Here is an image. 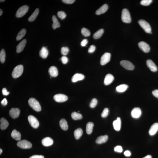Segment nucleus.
<instances>
[{
	"instance_id": "40",
	"label": "nucleus",
	"mask_w": 158,
	"mask_h": 158,
	"mask_svg": "<svg viewBox=\"0 0 158 158\" xmlns=\"http://www.w3.org/2000/svg\"><path fill=\"white\" fill-rule=\"evenodd\" d=\"M109 110L107 108H105L104 109L101 115L102 117L104 118L107 117L108 115Z\"/></svg>"
},
{
	"instance_id": "18",
	"label": "nucleus",
	"mask_w": 158,
	"mask_h": 158,
	"mask_svg": "<svg viewBox=\"0 0 158 158\" xmlns=\"http://www.w3.org/2000/svg\"><path fill=\"white\" fill-rule=\"evenodd\" d=\"M49 72L50 75L53 77H56L58 75L57 68L55 66H51L49 70Z\"/></svg>"
},
{
	"instance_id": "8",
	"label": "nucleus",
	"mask_w": 158,
	"mask_h": 158,
	"mask_svg": "<svg viewBox=\"0 0 158 158\" xmlns=\"http://www.w3.org/2000/svg\"><path fill=\"white\" fill-rule=\"evenodd\" d=\"M120 64L125 69L129 70H133L134 69V66L131 62L126 60H122L120 62Z\"/></svg>"
},
{
	"instance_id": "51",
	"label": "nucleus",
	"mask_w": 158,
	"mask_h": 158,
	"mask_svg": "<svg viewBox=\"0 0 158 158\" xmlns=\"http://www.w3.org/2000/svg\"><path fill=\"white\" fill-rule=\"evenodd\" d=\"M124 154L126 157H130L131 155V153L130 151L127 150L124 152Z\"/></svg>"
},
{
	"instance_id": "47",
	"label": "nucleus",
	"mask_w": 158,
	"mask_h": 158,
	"mask_svg": "<svg viewBox=\"0 0 158 158\" xmlns=\"http://www.w3.org/2000/svg\"><path fill=\"white\" fill-rule=\"evenodd\" d=\"M2 93L3 95H6V96L9 95L10 93L9 92H8L6 88H3L2 89Z\"/></svg>"
},
{
	"instance_id": "29",
	"label": "nucleus",
	"mask_w": 158,
	"mask_h": 158,
	"mask_svg": "<svg viewBox=\"0 0 158 158\" xmlns=\"http://www.w3.org/2000/svg\"><path fill=\"white\" fill-rule=\"evenodd\" d=\"M128 88L127 85L122 84L118 86L116 88V91L118 92H123L125 91Z\"/></svg>"
},
{
	"instance_id": "49",
	"label": "nucleus",
	"mask_w": 158,
	"mask_h": 158,
	"mask_svg": "<svg viewBox=\"0 0 158 158\" xmlns=\"http://www.w3.org/2000/svg\"><path fill=\"white\" fill-rule=\"evenodd\" d=\"M1 104L2 105L6 106L7 105L8 101L7 100L6 98H4L1 102Z\"/></svg>"
},
{
	"instance_id": "45",
	"label": "nucleus",
	"mask_w": 158,
	"mask_h": 158,
	"mask_svg": "<svg viewBox=\"0 0 158 158\" xmlns=\"http://www.w3.org/2000/svg\"><path fill=\"white\" fill-rule=\"evenodd\" d=\"M96 49V47L94 45H91L89 47L88 50V52L89 53H92L94 52Z\"/></svg>"
},
{
	"instance_id": "16",
	"label": "nucleus",
	"mask_w": 158,
	"mask_h": 158,
	"mask_svg": "<svg viewBox=\"0 0 158 158\" xmlns=\"http://www.w3.org/2000/svg\"><path fill=\"white\" fill-rule=\"evenodd\" d=\"M42 145L45 146H51L53 144V141L52 139L47 137L43 139L41 141Z\"/></svg>"
},
{
	"instance_id": "24",
	"label": "nucleus",
	"mask_w": 158,
	"mask_h": 158,
	"mask_svg": "<svg viewBox=\"0 0 158 158\" xmlns=\"http://www.w3.org/2000/svg\"><path fill=\"white\" fill-rule=\"evenodd\" d=\"M108 139V136L107 135L99 136L96 140V143L97 144H101L107 142Z\"/></svg>"
},
{
	"instance_id": "20",
	"label": "nucleus",
	"mask_w": 158,
	"mask_h": 158,
	"mask_svg": "<svg viewBox=\"0 0 158 158\" xmlns=\"http://www.w3.org/2000/svg\"><path fill=\"white\" fill-rule=\"evenodd\" d=\"M121 120L120 117H118L117 119L114 121L113 123V125L114 129L117 131L120 130L121 127Z\"/></svg>"
},
{
	"instance_id": "13",
	"label": "nucleus",
	"mask_w": 158,
	"mask_h": 158,
	"mask_svg": "<svg viewBox=\"0 0 158 158\" xmlns=\"http://www.w3.org/2000/svg\"><path fill=\"white\" fill-rule=\"evenodd\" d=\"M9 115L13 118H16L19 117L20 114V110L17 108H12L9 112Z\"/></svg>"
},
{
	"instance_id": "7",
	"label": "nucleus",
	"mask_w": 158,
	"mask_h": 158,
	"mask_svg": "<svg viewBox=\"0 0 158 158\" xmlns=\"http://www.w3.org/2000/svg\"><path fill=\"white\" fill-rule=\"evenodd\" d=\"M29 123L31 126L34 128H38L39 126V123L37 118L32 115H29L28 117Z\"/></svg>"
},
{
	"instance_id": "23",
	"label": "nucleus",
	"mask_w": 158,
	"mask_h": 158,
	"mask_svg": "<svg viewBox=\"0 0 158 158\" xmlns=\"http://www.w3.org/2000/svg\"><path fill=\"white\" fill-rule=\"evenodd\" d=\"M49 52L47 48L43 47L42 48L40 52V55L43 59L46 58L48 55Z\"/></svg>"
},
{
	"instance_id": "1",
	"label": "nucleus",
	"mask_w": 158,
	"mask_h": 158,
	"mask_svg": "<svg viewBox=\"0 0 158 158\" xmlns=\"http://www.w3.org/2000/svg\"><path fill=\"white\" fill-rule=\"evenodd\" d=\"M28 103L30 106L35 111L40 112L41 110V107L39 102L36 99L31 98L29 100Z\"/></svg>"
},
{
	"instance_id": "26",
	"label": "nucleus",
	"mask_w": 158,
	"mask_h": 158,
	"mask_svg": "<svg viewBox=\"0 0 158 158\" xmlns=\"http://www.w3.org/2000/svg\"><path fill=\"white\" fill-rule=\"evenodd\" d=\"M11 136L12 138L17 141L20 140L21 139L20 133L16 130H14L12 131Z\"/></svg>"
},
{
	"instance_id": "53",
	"label": "nucleus",
	"mask_w": 158,
	"mask_h": 158,
	"mask_svg": "<svg viewBox=\"0 0 158 158\" xmlns=\"http://www.w3.org/2000/svg\"><path fill=\"white\" fill-rule=\"evenodd\" d=\"M143 158H152V156H151L150 155H148Z\"/></svg>"
},
{
	"instance_id": "9",
	"label": "nucleus",
	"mask_w": 158,
	"mask_h": 158,
	"mask_svg": "<svg viewBox=\"0 0 158 158\" xmlns=\"http://www.w3.org/2000/svg\"><path fill=\"white\" fill-rule=\"evenodd\" d=\"M111 54L109 53H105L102 56L100 63L101 65H104L108 62L111 59Z\"/></svg>"
},
{
	"instance_id": "25",
	"label": "nucleus",
	"mask_w": 158,
	"mask_h": 158,
	"mask_svg": "<svg viewBox=\"0 0 158 158\" xmlns=\"http://www.w3.org/2000/svg\"><path fill=\"white\" fill-rule=\"evenodd\" d=\"M0 122H1L0 127L2 130L6 129L9 126V123L7 121L5 118H1L0 120Z\"/></svg>"
},
{
	"instance_id": "34",
	"label": "nucleus",
	"mask_w": 158,
	"mask_h": 158,
	"mask_svg": "<svg viewBox=\"0 0 158 158\" xmlns=\"http://www.w3.org/2000/svg\"><path fill=\"white\" fill-rule=\"evenodd\" d=\"M26 33V30L24 29H23L18 33L16 39L17 41L20 40L25 36Z\"/></svg>"
},
{
	"instance_id": "10",
	"label": "nucleus",
	"mask_w": 158,
	"mask_h": 158,
	"mask_svg": "<svg viewBox=\"0 0 158 158\" xmlns=\"http://www.w3.org/2000/svg\"><path fill=\"white\" fill-rule=\"evenodd\" d=\"M53 98L57 102L62 103L67 101L68 97L66 95L58 94L55 95L53 97Z\"/></svg>"
},
{
	"instance_id": "37",
	"label": "nucleus",
	"mask_w": 158,
	"mask_h": 158,
	"mask_svg": "<svg viewBox=\"0 0 158 158\" xmlns=\"http://www.w3.org/2000/svg\"><path fill=\"white\" fill-rule=\"evenodd\" d=\"M81 33L85 37H88L90 36V32L88 29L84 28L81 30Z\"/></svg>"
},
{
	"instance_id": "44",
	"label": "nucleus",
	"mask_w": 158,
	"mask_h": 158,
	"mask_svg": "<svg viewBox=\"0 0 158 158\" xmlns=\"http://www.w3.org/2000/svg\"><path fill=\"white\" fill-rule=\"evenodd\" d=\"M61 60L62 63L64 64H67L68 62V58L64 56L61 57Z\"/></svg>"
},
{
	"instance_id": "21",
	"label": "nucleus",
	"mask_w": 158,
	"mask_h": 158,
	"mask_svg": "<svg viewBox=\"0 0 158 158\" xmlns=\"http://www.w3.org/2000/svg\"><path fill=\"white\" fill-rule=\"evenodd\" d=\"M26 40L24 39L19 43L16 47V52L20 53L23 51L26 45Z\"/></svg>"
},
{
	"instance_id": "11",
	"label": "nucleus",
	"mask_w": 158,
	"mask_h": 158,
	"mask_svg": "<svg viewBox=\"0 0 158 158\" xmlns=\"http://www.w3.org/2000/svg\"><path fill=\"white\" fill-rule=\"evenodd\" d=\"M139 47L144 53L149 52L150 50V47L149 45L144 41H141L138 43Z\"/></svg>"
},
{
	"instance_id": "15",
	"label": "nucleus",
	"mask_w": 158,
	"mask_h": 158,
	"mask_svg": "<svg viewBox=\"0 0 158 158\" xmlns=\"http://www.w3.org/2000/svg\"><path fill=\"white\" fill-rule=\"evenodd\" d=\"M158 131V123H155L153 124L150 128L149 134L150 136L154 135Z\"/></svg>"
},
{
	"instance_id": "28",
	"label": "nucleus",
	"mask_w": 158,
	"mask_h": 158,
	"mask_svg": "<svg viewBox=\"0 0 158 158\" xmlns=\"http://www.w3.org/2000/svg\"><path fill=\"white\" fill-rule=\"evenodd\" d=\"M52 19L53 22L52 27L54 29H55L57 28L60 27V24L56 16L55 15H53L52 16Z\"/></svg>"
},
{
	"instance_id": "35",
	"label": "nucleus",
	"mask_w": 158,
	"mask_h": 158,
	"mask_svg": "<svg viewBox=\"0 0 158 158\" xmlns=\"http://www.w3.org/2000/svg\"><path fill=\"white\" fill-rule=\"evenodd\" d=\"M72 118L74 120H77L82 119V116L80 113L76 112H73L71 114Z\"/></svg>"
},
{
	"instance_id": "19",
	"label": "nucleus",
	"mask_w": 158,
	"mask_h": 158,
	"mask_svg": "<svg viewBox=\"0 0 158 158\" xmlns=\"http://www.w3.org/2000/svg\"><path fill=\"white\" fill-rule=\"evenodd\" d=\"M114 80V76L111 74H108L106 76L104 80V84L107 86L113 82Z\"/></svg>"
},
{
	"instance_id": "12",
	"label": "nucleus",
	"mask_w": 158,
	"mask_h": 158,
	"mask_svg": "<svg viewBox=\"0 0 158 158\" xmlns=\"http://www.w3.org/2000/svg\"><path fill=\"white\" fill-rule=\"evenodd\" d=\"M141 110L138 107H135L132 110L131 113L132 117L134 118H138L140 117L141 115Z\"/></svg>"
},
{
	"instance_id": "27",
	"label": "nucleus",
	"mask_w": 158,
	"mask_h": 158,
	"mask_svg": "<svg viewBox=\"0 0 158 158\" xmlns=\"http://www.w3.org/2000/svg\"><path fill=\"white\" fill-rule=\"evenodd\" d=\"M60 127L64 130H67L68 129V126L67 122L64 119H62L60 120L59 122Z\"/></svg>"
},
{
	"instance_id": "33",
	"label": "nucleus",
	"mask_w": 158,
	"mask_h": 158,
	"mask_svg": "<svg viewBox=\"0 0 158 158\" xmlns=\"http://www.w3.org/2000/svg\"><path fill=\"white\" fill-rule=\"evenodd\" d=\"M104 32V30L103 29L97 31L93 35V38L95 39H97L100 38L102 36Z\"/></svg>"
},
{
	"instance_id": "31",
	"label": "nucleus",
	"mask_w": 158,
	"mask_h": 158,
	"mask_svg": "<svg viewBox=\"0 0 158 158\" xmlns=\"http://www.w3.org/2000/svg\"><path fill=\"white\" fill-rule=\"evenodd\" d=\"M39 13V9L38 8H37L31 16L29 18H28V20L29 21L33 22L36 19L37 16L38 15Z\"/></svg>"
},
{
	"instance_id": "39",
	"label": "nucleus",
	"mask_w": 158,
	"mask_h": 158,
	"mask_svg": "<svg viewBox=\"0 0 158 158\" xmlns=\"http://www.w3.org/2000/svg\"><path fill=\"white\" fill-rule=\"evenodd\" d=\"M69 51V49L67 47H62L61 50V52L62 54L65 56L67 54Z\"/></svg>"
},
{
	"instance_id": "5",
	"label": "nucleus",
	"mask_w": 158,
	"mask_h": 158,
	"mask_svg": "<svg viewBox=\"0 0 158 158\" xmlns=\"http://www.w3.org/2000/svg\"><path fill=\"white\" fill-rule=\"evenodd\" d=\"M29 9L28 6L24 5L20 7L16 12V16L17 18H21L23 16Z\"/></svg>"
},
{
	"instance_id": "42",
	"label": "nucleus",
	"mask_w": 158,
	"mask_h": 158,
	"mask_svg": "<svg viewBox=\"0 0 158 158\" xmlns=\"http://www.w3.org/2000/svg\"><path fill=\"white\" fill-rule=\"evenodd\" d=\"M152 1V0H142L140 2V4L142 5L147 6L150 5Z\"/></svg>"
},
{
	"instance_id": "2",
	"label": "nucleus",
	"mask_w": 158,
	"mask_h": 158,
	"mask_svg": "<svg viewBox=\"0 0 158 158\" xmlns=\"http://www.w3.org/2000/svg\"><path fill=\"white\" fill-rule=\"evenodd\" d=\"M23 70V66L22 65H19L16 66L12 72V77L14 78L19 77L22 75Z\"/></svg>"
},
{
	"instance_id": "50",
	"label": "nucleus",
	"mask_w": 158,
	"mask_h": 158,
	"mask_svg": "<svg viewBox=\"0 0 158 158\" xmlns=\"http://www.w3.org/2000/svg\"><path fill=\"white\" fill-rule=\"evenodd\" d=\"M152 94L155 97L158 98V89H156V90H153L152 91Z\"/></svg>"
},
{
	"instance_id": "22",
	"label": "nucleus",
	"mask_w": 158,
	"mask_h": 158,
	"mask_svg": "<svg viewBox=\"0 0 158 158\" xmlns=\"http://www.w3.org/2000/svg\"><path fill=\"white\" fill-rule=\"evenodd\" d=\"M85 78L84 76L82 74L76 73L72 76V82H76L82 80Z\"/></svg>"
},
{
	"instance_id": "14",
	"label": "nucleus",
	"mask_w": 158,
	"mask_h": 158,
	"mask_svg": "<svg viewBox=\"0 0 158 158\" xmlns=\"http://www.w3.org/2000/svg\"><path fill=\"white\" fill-rule=\"evenodd\" d=\"M146 63L147 66L151 71L153 72H156L158 70L157 66L152 60L150 59L147 60Z\"/></svg>"
},
{
	"instance_id": "54",
	"label": "nucleus",
	"mask_w": 158,
	"mask_h": 158,
	"mask_svg": "<svg viewBox=\"0 0 158 158\" xmlns=\"http://www.w3.org/2000/svg\"><path fill=\"white\" fill-rule=\"evenodd\" d=\"M3 11H2V10L1 9V10H0V16H1L2 15V14H3Z\"/></svg>"
},
{
	"instance_id": "48",
	"label": "nucleus",
	"mask_w": 158,
	"mask_h": 158,
	"mask_svg": "<svg viewBox=\"0 0 158 158\" xmlns=\"http://www.w3.org/2000/svg\"><path fill=\"white\" fill-rule=\"evenodd\" d=\"M63 3L67 4H72L75 1L74 0H63L62 1Z\"/></svg>"
},
{
	"instance_id": "4",
	"label": "nucleus",
	"mask_w": 158,
	"mask_h": 158,
	"mask_svg": "<svg viewBox=\"0 0 158 158\" xmlns=\"http://www.w3.org/2000/svg\"><path fill=\"white\" fill-rule=\"evenodd\" d=\"M138 23L140 26L147 33L151 34V28L149 23L144 20L139 21Z\"/></svg>"
},
{
	"instance_id": "56",
	"label": "nucleus",
	"mask_w": 158,
	"mask_h": 158,
	"mask_svg": "<svg viewBox=\"0 0 158 158\" xmlns=\"http://www.w3.org/2000/svg\"><path fill=\"white\" fill-rule=\"evenodd\" d=\"M1 1V2H4V1H3H3H2V0H1V1Z\"/></svg>"
},
{
	"instance_id": "52",
	"label": "nucleus",
	"mask_w": 158,
	"mask_h": 158,
	"mask_svg": "<svg viewBox=\"0 0 158 158\" xmlns=\"http://www.w3.org/2000/svg\"><path fill=\"white\" fill-rule=\"evenodd\" d=\"M30 158H44L43 155H35L31 156Z\"/></svg>"
},
{
	"instance_id": "32",
	"label": "nucleus",
	"mask_w": 158,
	"mask_h": 158,
	"mask_svg": "<svg viewBox=\"0 0 158 158\" xmlns=\"http://www.w3.org/2000/svg\"><path fill=\"white\" fill-rule=\"evenodd\" d=\"M83 133V130L82 129L79 128L76 129L74 132L75 137L76 139H78L82 135Z\"/></svg>"
},
{
	"instance_id": "46",
	"label": "nucleus",
	"mask_w": 158,
	"mask_h": 158,
	"mask_svg": "<svg viewBox=\"0 0 158 158\" xmlns=\"http://www.w3.org/2000/svg\"><path fill=\"white\" fill-rule=\"evenodd\" d=\"M88 43V40L87 39H84L81 42V45L82 47L86 46Z\"/></svg>"
},
{
	"instance_id": "38",
	"label": "nucleus",
	"mask_w": 158,
	"mask_h": 158,
	"mask_svg": "<svg viewBox=\"0 0 158 158\" xmlns=\"http://www.w3.org/2000/svg\"><path fill=\"white\" fill-rule=\"evenodd\" d=\"M58 17L62 20L65 19L66 17V14L63 11H60L58 12L57 13Z\"/></svg>"
},
{
	"instance_id": "55",
	"label": "nucleus",
	"mask_w": 158,
	"mask_h": 158,
	"mask_svg": "<svg viewBox=\"0 0 158 158\" xmlns=\"http://www.w3.org/2000/svg\"><path fill=\"white\" fill-rule=\"evenodd\" d=\"M2 151H3V150H2L1 149H0V154H1V153L2 152Z\"/></svg>"
},
{
	"instance_id": "30",
	"label": "nucleus",
	"mask_w": 158,
	"mask_h": 158,
	"mask_svg": "<svg viewBox=\"0 0 158 158\" xmlns=\"http://www.w3.org/2000/svg\"><path fill=\"white\" fill-rule=\"evenodd\" d=\"M93 126H94V124L92 122H89L87 124L86 130L87 134H90L92 133Z\"/></svg>"
},
{
	"instance_id": "41",
	"label": "nucleus",
	"mask_w": 158,
	"mask_h": 158,
	"mask_svg": "<svg viewBox=\"0 0 158 158\" xmlns=\"http://www.w3.org/2000/svg\"><path fill=\"white\" fill-rule=\"evenodd\" d=\"M97 100L95 98H94L93 99L90 104V107L91 108H94L97 105Z\"/></svg>"
},
{
	"instance_id": "3",
	"label": "nucleus",
	"mask_w": 158,
	"mask_h": 158,
	"mask_svg": "<svg viewBox=\"0 0 158 158\" xmlns=\"http://www.w3.org/2000/svg\"><path fill=\"white\" fill-rule=\"evenodd\" d=\"M121 19L122 21L126 23H129L131 22V18L130 12L128 9H124L122 10Z\"/></svg>"
},
{
	"instance_id": "43",
	"label": "nucleus",
	"mask_w": 158,
	"mask_h": 158,
	"mask_svg": "<svg viewBox=\"0 0 158 158\" xmlns=\"http://www.w3.org/2000/svg\"><path fill=\"white\" fill-rule=\"evenodd\" d=\"M114 150L116 152L121 153L123 151V149L122 147L119 145H118L115 147L114 149Z\"/></svg>"
},
{
	"instance_id": "17",
	"label": "nucleus",
	"mask_w": 158,
	"mask_h": 158,
	"mask_svg": "<svg viewBox=\"0 0 158 158\" xmlns=\"http://www.w3.org/2000/svg\"><path fill=\"white\" fill-rule=\"evenodd\" d=\"M108 9V6L107 4H104L101 7L97 10L95 13L97 15H100L102 14L105 13Z\"/></svg>"
},
{
	"instance_id": "6",
	"label": "nucleus",
	"mask_w": 158,
	"mask_h": 158,
	"mask_svg": "<svg viewBox=\"0 0 158 158\" xmlns=\"http://www.w3.org/2000/svg\"><path fill=\"white\" fill-rule=\"evenodd\" d=\"M17 145L18 147L23 149L31 148L32 146V143L25 140H20L17 143Z\"/></svg>"
},
{
	"instance_id": "36",
	"label": "nucleus",
	"mask_w": 158,
	"mask_h": 158,
	"mask_svg": "<svg viewBox=\"0 0 158 158\" xmlns=\"http://www.w3.org/2000/svg\"><path fill=\"white\" fill-rule=\"evenodd\" d=\"M6 54L5 50L2 49L0 52V61L2 63H4L5 61Z\"/></svg>"
}]
</instances>
